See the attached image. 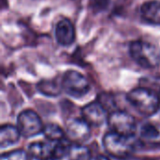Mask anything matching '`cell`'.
<instances>
[{
    "mask_svg": "<svg viewBox=\"0 0 160 160\" xmlns=\"http://www.w3.org/2000/svg\"><path fill=\"white\" fill-rule=\"evenodd\" d=\"M141 16L148 23L160 25V1L152 0L143 3L141 7Z\"/></svg>",
    "mask_w": 160,
    "mask_h": 160,
    "instance_id": "11",
    "label": "cell"
},
{
    "mask_svg": "<svg viewBox=\"0 0 160 160\" xmlns=\"http://www.w3.org/2000/svg\"><path fill=\"white\" fill-rule=\"evenodd\" d=\"M55 38L61 46H69L75 40V28L68 18H61L55 26Z\"/></svg>",
    "mask_w": 160,
    "mask_h": 160,
    "instance_id": "10",
    "label": "cell"
},
{
    "mask_svg": "<svg viewBox=\"0 0 160 160\" xmlns=\"http://www.w3.org/2000/svg\"><path fill=\"white\" fill-rule=\"evenodd\" d=\"M21 136L18 128L10 125L3 126L0 129V146L6 148L13 145L18 142Z\"/></svg>",
    "mask_w": 160,
    "mask_h": 160,
    "instance_id": "12",
    "label": "cell"
},
{
    "mask_svg": "<svg viewBox=\"0 0 160 160\" xmlns=\"http://www.w3.org/2000/svg\"><path fill=\"white\" fill-rule=\"evenodd\" d=\"M67 136L69 141L82 144L87 142L91 136L90 126L83 119L71 120L67 126Z\"/></svg>",
    "mask_w": 160,
    "mask_h": 160,
    "instance_id": "9",
    "label": "cell"
},
{
    "mask_svg": "<svg viewBox=\"0 0 160 160\" xmlns=\"http://www.w3.org/2000/svg\"><path fill=\"white\" fill-rule=\"evenodd\" d=\"M63 90L73 98H82L90 90V83L86 77L76 70H68L62 79Z\"/></svg>",
    "mask_w": 160,
    "mask_h": 160,
    "instance_id": "5",
    "label": "cell"
},
{
    "mask_svg": "<svg viewBox=\"0 0 160 160\" xmlns=\"http://www.w3.org/2000/svg\"><path fill=\"white\" fill-rule=\"evenodd\" d=\"M0 160H31V156L24 151L17 150L3 154Z\"/></svg>",
    "mask_w": 160,
    "mask_h": 160,
    "instance_id": "17",
    "label": "cell"
},
{
    "mask_svg": "<svg viewBox=\"0 0 160 160\" xmlns=\"http://www.w3.org/2000/svg\"><path fill=\"white\" fill-rule=\"evenodd\" d=\"M109 128L114 133L125 137H134L136 133V121L132 115L123 111L112 112L107 121Z\"/></svg>",
    "mask_w": 160,
    "mask_h": 160,
    "instance_id": "6",
    "label": "cell"
},
{
    "mask_svg": "<svg viewBox=\"0 0 160 160\" xmlns=\"http://www.w3.org/2000/svg\"><path fill=\"white\" fill-rule=\"evenodd\" d=\"M69 144L65 140L59 142H36L29 145L31 158L37 160H56L68 155Z\"/></svg>",
    "mask_w": 160,
    "mask_h": 160,
    "instance_id": "2",
    "label": "cell"
},
{
    "mask_svg": "<svg viewBox=\"0 0 160 160\" xmlns=\"http://www.w3.org/2000/svg\"><path fill=\"white\" fill-rule=\"evenodd\" d=\"M82 119L89 126L93 127L102 126L105 122L108 121L109 117L105 106L99 101H95L84 106L82 108Z\"/></svg>",
    "mask_w": 160,
    "mask_h": 160,
    "instance_id": "8",
    "label": "cell"
},
{
    "mask_svg": "<svg viewBox=\"0 0 160 160\" xmlns=\"http://www.w3.org/2000/svg\"><path fill=\"white\" fill-rule=\"evenodd\" d=\"M133 137H125L114 132L107 133L103 139L106 152L112 158L124 159L128 158L135 149Z\"/></svg>",
    "mask_w": 160,
    "mask_h": 160,
    "instance_id": "4",
    "label": "cell"
},
{
    "mask_svg": "<svg viewBox=\"0 0 160 160\" xmlns=\"http://www.w3.org/2000/svg\"><path fill=\"white\" fill-rule=\"evenodd\" d=\"M128 102L142 115L153 116L160 109V97L157 92L146 87L131 90L127 97Z\"/></svg>",
    "mask_w": 160,
    "mask_h": 160,
    "instance_id": "1",
    "label": "cell"
},
{
    "mask_svg": "<svg viewBox=\"0 0 160 160\" xmlns=\"http://www.w3.org/2000/svg\"><path fill=\"white\" fill-rule=\"evenodd\" d=\"M38 88L39 92L46 96H57L61 93V89H63L62 84H58L53 81H43L38 83Z\"/></svg>",
    "mask_w": 160,
    "mask_h": 160,
    "instance_id": "15",
    "label": "cell"
},
{
    "mask_svg": "<svg viewBox=\"0 0 160 160\" xmlns=\"http://www.w3.org/2000/svg\"><path fill=\"white\" fill-rule=\"evenodd\" d=\"M96 160H110L108 158H106V157H104V156H99V157H98L97 158V159Z\"/></svg>",
    "mask_w": 160,
    "mask_h": 160,
    "instance_id": "19",
    "label": "cell"
},
{
    "mask_svg": "<svg viewBox=\"0 0 160 160\" xmlns=\"http://www.w3.org/2000/svg\"><path fill=\"white\" fill-rule=\"evenodd\" d=\"M43 133L48 141L52 142H59L65 140V132L62 130L60 127L55 124H48L44 127Z\"/></svg>",
    "mask_w": 160,
    "mask_h": 160,
    "instance_id": "14",
    "label": "cell"
},
{
    "mask_svg": "<svg viewBox=\"0 0 160 160\" xmlns=\"http://www.w3.org/2000/svg\"><path fill=\"white\" fill-rule=\"evenodd\" d=\"M17 128L22 137L30 138L43 132L44 126L41 119L34 111L26 110L22 112L17 119Z\"/></svg>",
    "mask_w": 160,
    "mask_h": 160,
    "instance_id": "7",
    "label": "cell"
},
{
    "mask_svg": "<svg viewBox=\"0 0 160 160\" xmlns=\"http://www.w3.org/2000/svg\"><path fill=\"white\" fill-rule=\"evenodd\" d=\"M132 59L142 68H154L160 63V53L155 45L144 40H135L129 45Z\"/></svg>",
    "mask_w": 160,
    "mask_h": 160,
    "instance_id": "3",
    "label": "cell"
},
{
    "mask_svg": "<svg viewBox=\"0 0 160 160\" xmlns=\"http://www.w3.org/2000/svg\"><path fill=\"white\" fill-rule=\"evenodd\" d=\"M142 138L146 141H155L160 138V130L158 128L152 124H146L142 128Z\"/></svg>",
    "mask_w": 160,
    "mask_h": 160,
    "instance_id": "16",
    "label": "cell"
},
{
    "mask_svg": "<svg viewBox=\"0 0 160 160\" xmlns=\"http://www.w3.org/2000/svg\"><path fill=\"white\" fill-rule=\"evenodd\" d=\"M67 157L68 160H91L92 158L90 150L78 143L69 146Z\"/></svg>",
    "mask_w": 160,
    "mask_h": 160,
    "instance_id": "13",
    "label": "cell"
},
{
    "mask_svg": "<svg viewBox=\"0 0 160 160\" xmlns=\"http://www.w3.org/2000/svg\"><path fill=\"white\" fill-rule=\"evenodd\" d=\"M108 3H109V0H90L91 7L98 11L106 8Z\"/></svg>",
    "mask_w": 160,
    "mask_h": 160,
    "instance_id": "18",
    "label": "cell"
}]
</instances>
